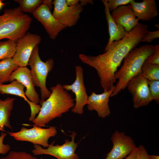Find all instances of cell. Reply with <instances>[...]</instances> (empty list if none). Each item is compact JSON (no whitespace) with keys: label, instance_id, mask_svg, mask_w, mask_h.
<instances>
[{"label":"cell","instance_id":"3957f363","mask_svg":"<svg viewBox=\"0 0 159 159\" xmlns=\"http://www.w3.org/2000/svg\"><path fill=\"white\" fill-rule=\"evenodd\" d=\"M153 49V45L145 44L135 48L126 55L123 59L122 66L115 74V79L118 81L110 97L116 96L125 89L128 81L141 73L143 63Z\"/></svg>","mask_w":159,"mask_h":159},{"label":"cell","instance_id":"4316f807","mask_svg":"<svg viewBox=\"0 0 159 159\" xmlns=\"http://www.w3.org/2000/svg\"><path fill=\"white\" fill-rule=\"evenodd\" d=\"M145 62L152 64L159 65V45L154 46L153 52L146 59Z\"/></svg>","mask_w":159,"mask_h":159},{"label":"cell","instance_id":"ba28073f","mask_svg":"<svg viewBox=\"0 0 159 159\" xmlns=\"http://www.w3.org/2000/svg\"><path fill=\"white\" fill-rule=\"evenodd\" d=\"M126 87L132 96L135 108L146 106L153 100L149 92L147 80L141 73L130 79Z\"/></svg>","mask_w":159,"mask_h":159},{"label":"cell","instance_id":"9c48e42d","mask_svg":"<svg viewBox=\"0 0 159 159\" xmlns=\"http://www.w3.org/2000/svg\"><path fill=\"white\" fill-rule=\"evenodd\" d=\"M52 4L54 6L53 16L67 27H72L76 24L83 10L80 4L70 6L67 5L66 0H54Z\"/></svg>","mask_w":159,"mask_h":159},{"label":"cell","instance_id":"ffe728a7","mask_svg":"<svg viewBox=\"0 0 159 159\" xmlns=\"http://www.w3.org/2000/svg\"><path fill=\"white\" fill-rule=\"evenodd\" d=\"M15 99L8 97L2 100L0 99V130L4 131L5 126L12 129L10 117Z\"/></svg>","mask_w":159,"mask_h":159},{"label":"cell","instance_id":"2e32d148","mask_svg":"<svg viewBox=\"0 0 159 159\" xmlns=\"http://www.w3.org/2000/svg\"><path fill=\"white\" fill-rule=\"evenodd\" d=\"M111 14L115 22L122 26L127 32L130 31L139 23L130 4L119 6Z\"/></svg>","mask_w":159,"mask_h":159},{"label":"cell","instance_id":"e0dca14e","mask_svg":"<svg viewBox=\"0 0 159 159\" xmlns=\"http://www.w3.org/2000/svg\"><path fill=\"white\" fill-rule=\"evenodd\" d=\"M9 84L0 85V93L2 94H11L23 98L29 104L31 109V116L29 118L30 121H32L35 118L36 114H38L41 106L30 101L26 97L24 92L25 87L17 80H14Z\"/></svg>","mask_w":159,"mask_h":159},{"label":"cell","instance_id":"6da1fadb","mask_svg":"<svg viewBox=\"0 0 159 159\" xmlns=\"http://www.w3.org/2000/svg\"><path fill=\"white\" fill-rule=\"evenodd\" d=\"M148 26L139 23L122 39L113 42L105 53L92 56L80 54L79 57L84 63L94 68L100 79L104 91L110 90L114 86V75L117 68L126 55L138 45L145 35Z\"/></svg>","mask_w":159,"mask_h":159},{"label":"cell","instance_id":"484cf974","mask_svg":"<svg viewBox=\"0 0 159 159\" xmlns=\"http://www.w3.org/2000/svg\"><path fill=\"white\" fill-rule=\"evenodd\" d=\"M7 156L10 159H38L31 154L24 151H11Z\"/></svg>","mask_w":159,"mask_h":159},{"label":"cell","instance_id":"8fae6325","mask_svg":"<svg viewBox=\"0 0 159 159\" xmlns=\"http://www.w3.org/2000/svg\"><path fill=\"white\" fill-rule=\"evenodd\" d=\"M75 70L76 79L74 82L71 85H64L62 86L64 90L71 91L75 96V103L71 109V111L81 115L83 112L84 106L87 104L88 96L84 84L82 67L77 65L75 67Z\"/></svg>","mask_w":159,"mask_h":159},{"label":"cell","instance_id":"836d02e7","mask_svg":"<svg viewBox=\"0 0 159 159\" xmlns=\"http://www.w3.org/2000/svg\"><path fill=\"white\" fill-rule=\"evenodd\" d=\"M43 3L47 5L50 9H52L53 5L52 1V0H43Z\"/></svg>","mask_w":159,"mask_h":159},{"label":"cell","instance_id":"5bb4252c","mask_svg":"<svg viewBox=\"0 0 159 159\" xmlns=\"http://www.w3.org/2000/svg\"><path fill=\"white\" fill-rule=\"evenodd\" d=\"M115 89L114 86L108 91H104L100 94H97L92 92L88 96L87 104L88 110H95L100 117L105 118L110 114V110L108 105L109 97Z\"/></svg>","mask_w":159,"mask_h":159},{"label":"cell","instance_id":"5b68a950","mask_svg":"<svg viewBox=\"0 0 159 159\" xmlns=\"http://www.w3.org/2000/svg\"><path fill=\"white\" fill-rule=\"evenodd\" d=\"M28 64L31 68V75L35 86L40 89L42 100L48 98L51 92L46 86L47 78L49 73L52 69L54 61L52 58L43 62L41 59L39 53V48L37 46L34 49L29 59Z\"/></svg>","mask_w":159,"mask_h":159},{"label":"cell","instance_id":"7402d4cb","mask_svg":"<svg viewBox=\"0 0 159 159\" xmlns=\"http://www.w3.org/2000/svg\"><path fill=\"white\" fill-rule=\"evenodd\" d=\"M16 42L8 39L0 42V60L12 58L16 52Z\"/></svg>","mask_w":159,"mask_h":159},{"label":"cell","instance_id":"cb8c5ba5","mask_svg":"<svg viewBox=\"0 0 159 159\" xmlns=\"http://www.w3.org/2000/svg\"><path fill=\"white\" fill-rule=\"evenodd\" d=\"M23 12L33 13L42 4V0H15Z\"/></svg>","mask_w":159,"mask_h":159},{"label":"cell","instance_id":"d6a6232c","mask_svg":"<svg viewBox=\"0 0 159 159\" xmlns=\"http://www.w3.org/2000/svg\"><path fill=\"white\" fill-rule=\"evenodd\" d=\"M79 0H66V2L67 5L73 6L79 4Z\"/></svg>","mask_w":159,"mask_h":159},{"label":"cell","instance_id":"4dcf8cb0","mask_svg":"<svg viewBox=\"0 0 159 159\" xmlns=\"http://www.w3.org/2000/svg\"><path fill=\"white\" fill-rule=\"evenodd\" d=\"M148 154L145 148L142 145L137 147L136 159H149Z\"/></svg>","mask_w":159,"mask_h":159},{"label":"cell","instance_id":"277c9868","mask_svg":"<svg viewBox=\"0 0 159 159\" xmlns=\"http://www.w3.org/2000/svg\"><path fill=\"white\" fill-rule=\"evenodd\" d=\"M0 15V40L4 38L16 42L27 33L32 21L19 6L6 9Z\"/></svg>","mask_w":159,"mask_h":159},{"label":"cell","instance_id":"83f0119b","mask_svg":"<svg viewBox=\"0 0 159 159\" xmlns=\"http://www.w3.org/2000/svg\"><path fill=\"white\" fill-rule=\"evenodd\" d=\"M132 0H107V4L110 11H112L120 6L129 4Z\"/></svg>","mask_w":159,"mask_h":159},{"label":"cell","instance_id":"e575fe53","mask_svg":"<svg viewBox=\"0 0 159 159\" xmlns=\"http://www.w3.org/2000/svg\"><path fill=\"white\" fill-rule=\"evenodd\" d=\"M79 1L80 2V4L82 6L86 5L88 3L91 4H94L92 0H79Z\"/></svg>","mask_w":159,"mask_h":159},{"label":"cell","instance_id":"74e56055","mask_svg":"<svg viewBox=\"0 0 159 159\" xmlns=\"http://www.w3.org/2000/svg\"><path fill=\"white\" fill-rule=\"evenodd\" d=\"M0 159H10L9 158H8L7 156L6 157H3L1 158Z\"/></svg>","mask_w":159,"mask_h":159},{"label":"cell","instance_id":"ac0fdd59","mask_svg":"<svg viewBox=\"0 0 159 159\" xmlns=\"http://www.w3.org/2000/svg\"><path fill=\"white\" fill-rule=\"evenodd\" d=\"M134 14L139 20L149 21L158 14L155 0H143L141 2L132 0L130 3Z\"/></svg>","mask_w":159,"mask_h":159},{"label":"cell","instance_id":"603a6c76","mask_svg":"<svg viewBox=\"0 0 159 159\" xmlns=\"http://www.w3.org/2000/svg\"><path fill=\"white\" fill-rule=\"evenodd\" d=\"M141 73L146 79L150 80H159V65L143 63Z\"/></svg>","mask_w":159,"mask_h":159},{"label":"cell","instance_id":"7c38bea8","mask_svg":"<svg viewBox=\"0 0 159 159\" xmlns=\"http://www.w3.org/2000/svg\"><path fill=\"white\" fill-rule=\"evenodd\" d=\"M111 139L112 148L105 159H123L137 148L133 140L124 132L116 131Z\"/></svg>","mask_w":159,"mask_h":159},{"label":"cell","instance_id":"f35d334b","mask_svg":"<svg viewBox=\"0 0 159 159\" xmlns=\"http://www.w3.org/2000/svg\"><path fill=\"white\" fill-rule=\"evenodd\" d=\"M155 27H157L158 28V27L159 28V25L158 24H155Z\"/></svg>","mask_w":159,"mask_h":159},{"label":"cell","instance_id":"d590c367","mask_svg":"<svg viewBox=\"0 0 159 159\" xmlns=\"http://www.w3.org/2000/svg\"><path fill=\"white\" fill-rule=\"evenodd\" d=\"M148 158L149 159H159V156L158 155H148Z\"/></svg>","mask_w":159,"mask_h":159},{"label":"cell","instance_id":"7a4b0ae2","mask_svg":"<svg viewBox=\"0 0 159 159\" xmlns=\"http://www.w3.org/2000/svg\"><path fill=\"white\" fill-rule=\"evenodd\" d=\"M50 90L51 94L47 100L40 101V110L32 121L34 125L41 127L54 119L61 117L75 105L71 95L64 89L61 84H57L51 87Z\"/></svg>","mask_w":159,"mask_h":159},{"label":"cell","instance_id":"9a60e30c","mask_svg":"<svg viewBox=\"0 0 159 159\" xmlns=\"http://www.w3.org/2000/svg\"><path fill=\"white\" fill-rule=\"evenodd\" d=\"M15 80L22 83L26 87L25 94L27 98L30 101L38 105L40 100L35 90L30 70L26 67H19L11 74L9 81L11 82Z\"/></svg>","mask_w":159,"mask_h":159},{"label":"cell","instance_id":"8992f818","mask_svg":"<svg viewBox=\"0 0 159 159\" xmlns=\"http://www.w3.org/2000/svg\"><path fill=\"white\" fill-rule=\"evenodd\" d=\"M77 133L72 132L70 136L71 141L66 139L62 145H54L55 141L52 142L46 148H43L38 145H34V149L32 151L34 155H48L53 156L57 159H79V157L75 152L77 147V143L74 142Z\"/></svg>","mask_w":159,"mask_h":159},{"label":"cell","instance_id":"1f68e13d","mask_svg":"<svg viewBox=\"0 0 159 159\" xmlns=\"http://www.w3.org/2000/svg\"><path fill=\"white\" fill-rule=\"evenodd\" d=\"M137 155V148L124 159H136Z\"/></svg>","mask_w":159,"mask_h":159},{"label":"cell","instance_id":"ab89813d","mask_svg":"<svg viewBox=\"0 0 159 159\" xmlns=\"http://www.w3.org/2000/svg\"><path fill=\"white\" fill-rule=\"evenodd\" d=\"M1 84L0 83V85Z\"/></svg>","mask_w":159,"mask_h":159},{"label":"cell","instance_id":"30bf717a","mask_svg":"<svg viewBox=\"0 0 159 159\" xmlns=\"http://www.w3.org/2000/svg\"><path fill=\"white\" fill-rule=\"evenodd\" d=\"M41 37L37 34L27 33L16 42V52L12 58L20 67H26L32 52L40 43Z\"/></svg>","mask_w":159,"mask_h":159},{"label":"cell","instance_id":"f546056e","mask_svg":"<svg viewBox=\"0 0 159 159\" xmlns=\"http://www.w3.org/2000/svg\"><path fill=\"white\" fill-rule=\"evenodd\" d=\"M6 133L1 132L0 136V154H5L7 153L10 150V147L8 144H4L3 143L4 140L7 135Z\"/></svg>","mask_w":159,"mask_h":159},{"label":"cell","instance_id":"8d00e7d4","mask_svg":"<svg viewBox=\"0 0 159 159\" xmlns=\"http://www.w3.org/2000/svg\"><path fill=\"white\" fill-rule=\"evenodd\" d=\"M5 3L3 2L2 1L0 0V9L4 6Z\"/></svg>","mask_w":159,"mask_h":159},{"label":"cell","instance_id":"44dd1931","mask_svg":"<svg viewBox=\"0 0 159 159\" xmlns=\"http://www.w3.org/2000/svg\"><path fill=\"white\" fill-rule=\"evenodd\" d=\"M19 67L13 58L0 61V83L8 82L11 74Z\"/></svg>","mask_w":159,"mask_h":159},{"label":"cell","instance_id":"f1b7e54d","mask_svg":"<svg viewBox=\"0 0 159 159\" xmlns=\"http://www.w3.org/2000/svg\"><path fill=\"white\" fill-rule=\"evenodd\" d=\"M159 37V30L151 32L148 31L141 42L151 43L154 39Z\"/></svg>","mask_w":159,"mask_h":159},{"label":"cell","instance_id":"4fadbf2b","mask_svg":"<svg viewBox=\"0 0 159 159\" xmlns=\"http://www.w3.org/2000/svg\"><path fill=\"white\" fill-rule=\"evenodd\" d=\"M32 14L43 25L51 39H55L60 32L67 27L54 17L51 9L45 4L42 3Z\"/></svg>","mask_w":159,"mask_h":159},{"label":"cell","instance_id":"d4e9b609","mask_svg":"<svg viewBox=\"0 0 159 159\" xmlns=\"http://www.w3.org/2000/svg\"><path fill=\"white\" fill-rule=\"evenodd\" d=\"M147 80L150 95L158 104L159 102V80Z\"/></svg>","mask_w":159,"mask_h":159},{"label":"cell","instance_id":"52a82bcc","mask_svg":"<svg viewBox=\"0 0 159 159\" xmlns=\"http://www.w3.org/2000/svg\"><path fill=\"white\" fill-rule=\"evenodd\" d=\"M30 129L22 127L19 131L16 132H8L15 140L21 141H27L34 145H42L45 148H47L49 144V139L54 137L57 131L55 127H50L47 128H43L33 125Z\"/></svg>","mask_w":159,"mask_h":159},{"label":"cell","instance_id":"d6986e66","mask_svg":"<svg viewBox=\"0 0 159 159\" xmlns=\"http://www.w3.org/2000/svg\"><path fill=\"white\" fill-rule=\"evenodd\" d=\"M105 6V12L108 28L109 38L105 49L113 42L122 39L126 35L127 32L121 25L117 24L111 16L107 4V0H102Z\"/></svg>","mask_w":159,"mask_h":159}]
</instances>
